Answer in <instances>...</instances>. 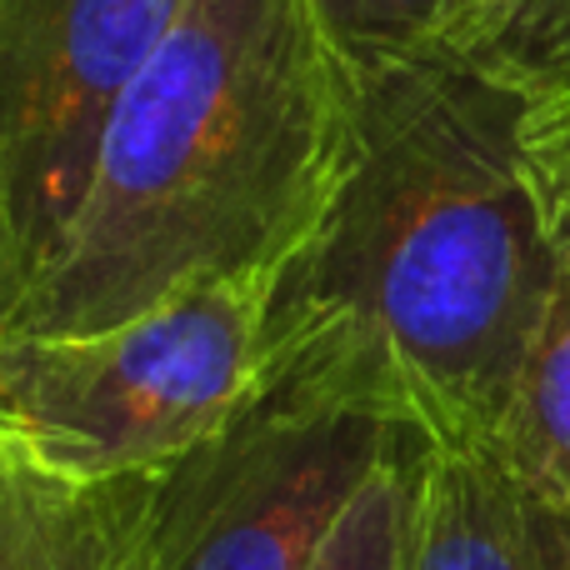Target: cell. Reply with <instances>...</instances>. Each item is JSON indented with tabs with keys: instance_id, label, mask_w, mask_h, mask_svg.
I'll return each instance as SVG.
<instances>
[{
	"instance_id": "obj_5",
	"label": "cell",
	"mask_w": 570,
	"mask_h": 570,
	"mask_svg": "<svg viewBox=\"0 0 570 570\" xmlns=\"http://www.w3.org/2000/svg\"><path fill=\"white\" fill-rule=\"evenodd\" d=\"M186 0H0V196L30 281L76 220L100 136Z\"/></svg>"
},
{
	"instance_id": "obj_4",
	"label": "cell",
	"mask_w": 570,
	"mask_h": 570,
	"mask_svg": "<svg viewBox=\"0 0 570 570\" xmlns=\"http://www.w3.org/2000/svg\"><path fill=\"white\" fill-rule=\"evenodd\" d=\"M401 421L261 371L250 405L160 471L140 570H311Z\"/></svg>"
},
{
	"instance_id": "obj_2",
	"label": "cell",
	"mask_w": 570,
	"mask_h": 570,
	"mask_svg": "<svg viewBox=\"0 0 570 570\" xmlns=\"http://www.w3.org/2000/svg\"><path fill=\"white\" fill-rule=\"evenodd\" d=\"M355 126L361 66L315 0H186L110 110L16 335L106 331L190 285L281 271L341 190Z\"/></svg>"
},
{
	"instance_id": "obj_10",
	"label": "cell",
	"mask_w": 570,
	"mask_h": 570,
	"mask_svg": "<svg viewBox=\"0 0 570 570\" xmlns=\"http://www.w3.org/2000/svg\"><path fill=\"white\" fill-rule=\"evenodd\" d=\"M425 455H431V441L421 431L395 435V445L375 461V471L341 511L311 570H405V535H411Z\"/></svg>"
},
{
	"instance_id": "obj_12",
	"label": "cell",
	"mask_w": 570,
	"mask_h": 570,
	"mask_svg": "<svg viewBox=\"0 0 570 570\" xmlns=\"http://www.w3.org/2000/svg\"><path fill=\"white\" fill-rule=\"evenodd\" d=\"M525 160H531L541 210L570 266V76L541 90H525Z\"/></svg>"
},
{
	"instance_id": "obj_8",
	"label": "cell",
	"mask_w": 570,
	"mask_h": 570,
	"mask_svg": "<svg viewBox=\"0 0 570 570\" xmlns=\"http://www.w3.org/2000/svg\"><path fill=\"white\" fill-rule=\"evenodd\" d=\"M495 455L535 501L570 511V266L515 385Z\"/></svg>"
},
{
	"instance_id": "obj_1",
	"label": "cell",
	"mask_w": 570,
	"mask_h": 570,
	"mask_svg": "<svg viewBox=\"0 0 570 570\" xmlns=\"http://www.w3.org/2000/svg\"><path fill=\"white\" fill-rule=\"evenodd\" d=\"M521 126L525 90L445 50L361 66L355 156L276 276L266 375L495 451L566 276Z\"/></svg>"
},
{
	"instance_id": "obj_9",
	"label": "cell",
	"mask_w": 570,
	"mask_h": 570,
	"mask_svg": "<svg viewBox=\"0 0 570 570\" xmlns=\"http://www.w3.org/2000/svg\"><path fill=\"white\" fill-rule=\"evenodd\" d=\"M425 46L535 90L570 66V0H445Z\"/></svg>"
},
{
	"instance_id": "obj_6",
	"label": "cell",
	"mask_w": 570,
	"mask_h": 570,
	"mask_svg": "<svg viewBox=\"0 0 570 570\" xmlns=\"http://www.w3.org/2000/svg\"><path fill=\"white\" fill-rule=\"evenodd\" d=\"M156 485H70L0 455V570H140Z\"/></svg>"
},
{
	"instance_id": "obj_14",
	"label": "cell",
	"mask_w": 570,
	"mask_h": 570,
	"mask_svg": "<svg viewBox=\"0 0 570 570\" xmlns=\"http://www.w3.org/2000/svg\"><path fill=\"white\" fill-rule=\"evenodd\" d=\"M535 535H541V570H570V511L535 501Z\"/></svg>"
},
{
	"instance_id": "obj_15",
	"label": "cell",
	"mask_w": 570,
	"mask_h": 570,
	"mask_svg": "<svg viewBox=\"0 0 570 570\" xmlns=\"http://www.w3.org/2000/svg\"><path fill=\"white\" fill-rule=\"evenodd\" d=\"M561 76H570V66H566V70H561ZM561 76H556V80H561ZM546 86H551V80H546ZM535 90H541V86H535Z\"/></svg>"
},
{
	"instance_id": "obj_3",
	"label": "cell",
	"mask_w": 570,
	"mask_h": 570,
	"mask_svg": "<svg viewBox=\"0 0 570 570\" xmlns=\"http://www.w3.org/2000/svg\"><path fill=\"white\" fill-rule=\"evenodd\" d=\"M276 276L190 285L106 331L6 335L0 455L70 485L180 465L261 391Z\"/></svg>"
},
{
	"instance_id": "obj_11",
	"label": "cell",
	"mask_w": 570,
	"mask_h": 570,
	"mask_svg": "<svg viewBox=\"0 0 570 570\" xmlns=\"http://www.w3.org/2000/svg\"><path fill=\"white\" fill-rule=\"evenodd\" d=\"M331 40L355 60H391L405 50H421L441 20L445 0H315Z\"/></svg>"
},
{
	"instance_id": "obj_13",
	"label": "cell",
	"mask_w": 570,
	"mask_h": 570,
	"mask_svg": "<svg viewBox=\"0 0 570 570\" xmlns=\"http://www.w3.org/2000/svg\"><path fill=\"white\" fill-rule=\"evenodd\" d=\"M26 295H30V250H26V240H20L6 196H0V341L16 335Z\"/></svg>"
},
{
	"instance_id": "obj_7",
	"label": "cell",
	"mask_w": 570,
	"mask_h": 570,
	"mask_svg": "<svg viewBox=\"0 0 570 570\" xmlns=\"http://www.w3.org/2000/svg\"><path fill=\"white\" fill-rule=\"evenodd\" d=\"M405 570H541L535 501L495 451L431 445L405 535Z\"/></svg>"
}]
</instances>
